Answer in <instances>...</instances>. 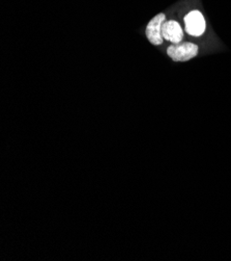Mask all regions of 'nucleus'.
Listing matches in <instances>:
<instances>
[{
  "label": "nucleus",
  "mask_w": 231,
  "mask_h": 261,
  "mask_svg": "<svg viewBox=\"0 0 231 261\" xmlns=\"http://www.w3.org/2000/svg\"><path fill=\"white\" fill-rule=\"evenodd\" d=\"M167 55L174 62H188L198 55V46L190 42L172 44L167 49Z\"/></svg>",
  "instance_id": "nucleus-1"
},
{
  "label": "nucleus",
  "mask_w": 231,
  "mask_h": 261,
  "mask_svg": "<svg viewBox=\"0 0 231 261\" xmlns=\"http://www.w3.org/2000/svg\"><path fill=\"white\" fill-rule=\"evenodd\" d=\"M166 21L165 14L161 13L153 17L146 26V38L152 45H161L163 43L162 26Z\"/></svg>",
  "instance_id": "nucleus-2"
},
{
  "label": "nucleus",
  "mask_w": 231,
  "mask_h": 261,
  "mask_svg": "<svg viewBox=\"0 0 231 261\" xmlns=\"http://www.w3.org/2000/svg\"><path fill=\"white\" fill-rule=\"evenodd\" d=\"M186 32L194 37H200L207 30V23L199 11H192L185 17Z\"/></svg>",
  "instance_id": "nucleus-3"
},
{
  "label": "nucleus",
  "mask_w": 231,
  "mask_h": 261,
  "mask_svg": "<svg viewBox=\"0 0 231 261\" xmlns=\"http://www.w3.org/2000/svg\"><path fill=\"white\" fill-rule=\"evenodd\" d=\"M162 36L165 40L171 42L172 44L181 43L184 38V32L182 26L174 20L165 21L162 26Z\"/></svg>",
  "instance_id": "nucleus-4"
}]
</instances>
